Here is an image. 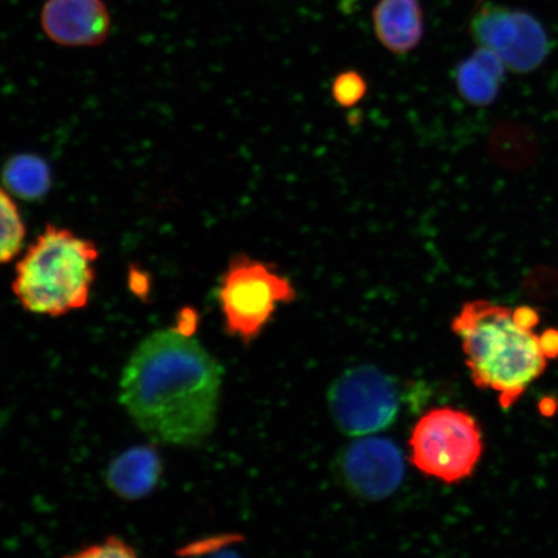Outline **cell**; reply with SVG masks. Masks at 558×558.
<instances>
[{
	"mask_svg": "<svg viewBox=\"0 0 558 558\" xmlns=\"http://www.w3.org/2000/svg\"><path fill=\"white\" fill-rule=\"evenodd\" d=\"M242 541L240 535H220L194 542L190 546L179 550L181 556L229 555L228 548L234 547Z\"/></svg>",
	"mask_w": 558,
	"mask_h": 558,
	"instance_id": "obj_16",
	"label": "cell"
},
{
	"mask_svg": "<svg viewBox=\"0 0 558 558\" xmlns=\"http://www.w3.org/2000/svg\"><path fill=\"white\" fill-rule=\"evenodd\" d=\"M96 244L47 227L16 265L13 292L24 310L59 317L85 308L95 282Z\"/></svg>",
	"mask_w": 558,
	"mask_h": 558,
	"instance_id": "obj_3",
	"label": "cell"
},
{
	"mask_svg": "<svg viewBox=\"0 0 558 558\" xmlns=\"http://www.w3.org/2000/svg\"><path fill=\"white\" fill-rule=\"evenodd\" d=\"M136 550L134 547H131L130 544L116 538V536H110L107 541L95 544V546L87 547L86 549L81 550V553L75 554L74 557H85V558H102V557H135Z\"/></svg>",
	"mask_w": 558,
	"mask_h": 558,
	"instance_id": "obj_17",
	"label": "cell"
},
{
	"mask_svg": "<svg viewBox=\"0 0 558 558\" xmlns=\"http://www.w3.org/2000/svg\"><path fill=\"white\" fill-rule=\"evenodd\" d=\"M538 323V313L527 306L513 311L487 300L465 303L452 320L473 383L498 393L506 410L546 372L548 355L533 332Z\"/></svg>",
	"mask_w": 558,
	"mask_h": 558,
	"instance_id": "obj_2",
	"label": "cell"
},
{
	"mask_svg": "<svg viewBox=\"0 0 558 558\" xmlns=\"http://www.w3.org/2000/svg\"><path fill=\"white\" fill-rule=\"evenodd\" d=\"M368 86L365 76L357 70H345L332 82L331 96L340 108L351 109L365 99Z\"/></svg>",
	"mask_w": 558,
	"mask_h": 558,
	"instance_id": "obj_15",
	"label": "cell"
},
{
	"mask_svg": "<svg viewBox=\"0 0 558 558\" xmlns=\"http://www.w3.org/2000/svg\"><path fill=\"white\" fill-rule=\"evenodd\" d=\"M218 296L228 333L250 343L259 337L279 305L295 300L296 291L270 264L239 254L221 278Z\"/></svg>",
	"mask_w": 558,
	"mask_h": 558,
	"instance_id": "obj_4",
	"label": "cell"
},
{
	"mask_svg": "<svg viewBox=\"0 0 558 558\" xmlns=\"http://www.w3.org/2000/svg\"><path fill=\"white\" fill-rule=\"evenodd\" d=\"M162 460L153 446H136L117 457L107 471V484L118 497L136 500L155 490Z\"/></svg>",
	"mask_w": 558,
	"mask_h": 558,
	"instance_id": "obj_11",
	"label": "cell"
},
{
	"mask_svg": "<svg viewBox=\"0 0 558 558\" xmlns=\"http://www.w3.org/2000/svg\"><path fill=\"white\" fill-rule=\"evenodd\" d=\"M329 403L333 421L344 434L366 436L395 422L400 392L392 376L373 366H360L332 384Z\"/></svg>",
	"mask_w": 558,
	"mask_h": 558,
	"instance_id": "obj_6",
	"label": "cell"
},
{
	"mask_svg": "<svg viewBox=\"0 0 558 558\" xmlns=\"http://www.w3.org/2000/svg\"><path fill=\"white\" fill-rule=\"evenodd\" d=\"M506 69L498 56L478 47L456 69L458 94L473 107H487L500 93Z\"/></svg>",
	"mask_w": 558,
	"mask_h": 558,
	"instance_id": "obj_12",
	"label": "cell"
},
{
	"mask_svg": "<svg viewBox=\"0 0 558 558\" xmlns=\"http://www.w3.org/2000/svg\"><path fill=\"white\" fill-rule=\"evenodd\" d=\"M418 471L446 484L470 477L484 452L483 434L465 411L441 408L421 417L410 438Z\"/></svg>",
	"mask_w": 558,
	"mask_h": 558,
	"instance_id": "obj_5",
	"label": "cell"
},
{
	"mask_svg": "<svg viewBox=\"0 0 558 558\" xmlns=\"http://www.w3.org/2000/svg\"><path fill=\"white\" fill-rule=\"evenodd\" d=\"M221 367L192 332L151 333L123 369L121 402L140 429L159 442L197 445L213 434Z\"/></svg>",
	"mask_w": 558,
	"mask_h": 558,
	"instance_id": "obj_1",
	"label": "cell"
},
{
	"mask_svg": "<svg viewBox=\"0 0 558 558\" xmlns=\"http://www.w3.org/2000/svg\"><path fill=\"white\" fill-rule=\"evenodd\" d=\"M483 2H485V0H480V2H478V3H483Z\"/></svg>",
	"mask_w": 558,
	"mask_h": 558,
	"instance_id": "obj_18",
	"label": "cell"
},
{
	"mask_svg": "<svg viewBox=\"0 0 558 558\" xmlns=\"http://www.w3.org/2000/svg\"><path fill=\"white\" fill-rule=\"evenodd\" d=\"M339 469L352 493L367 500L390 497L401 486L404 474L399 446L379 437L360 439L348 446Z\"/></svg>",
	"mask_w": 558,
	"mask_h": 558,
	"instance_id": "obj_8",
	"label": "cell"
},
{
	"mask_svg": "<svg viewBox=\"0 0 558 558\" xmlns=\"http://www.w3.org/2000/svg\"><path fill=\"white\" fill-rule=\"evenodd\" d=\"M481 48L493 52L514 73H532L546 61L549 38L541 21L529 12L483 2L470 24Z\"/></svg>",
	"mask_w": 558,
	"mask_h": 558,
	"instance_id": "obj_7",
	"label": "cell"
},
{
	"mask_svg": "<svg viewBox=\"0 0 558 558\" xmlns=\"http://www.w3.org/2000/svg\"><path fill=\"white\" fill-rule=\"evenodd\" d=\"M4 181L10 190L25 199L40 198L51 185L47 165L35 156H17L5 166Z\"/></svg>",
	"mask_w": 558,
	"mask_h": 558,
	"instance_id": "obj_13",
	"label": "cell"
},
{
	"mask_svg": "<svg viewBox=\"0 0 558 558\" xmlns=\"http://www.w3.org/2000/svg\"><path fill=\"white\" fill-rule=\"evenodd\" d=\"M376 39L386 50L403 56L416 50L424 37V13L418 0H379L373 10Z\"/></svg>",
	"mask_w": 558,
	"mask_h": 558,
	"instance_id": "obj_10",
	"label": "cell"
},
{
	"mask_svg": "<svg viewBox=\"0 0 558 558\" xmlns=\"http://www.w3.org/2000/svg\"><path fill=\"white\" fill-rule=\"evenodd\" d=\"M25 235L16 202L0 187V265L15 259L23 248Z\"/></svg>",
	"mask_w": 558,
	"mask_h": 558,
	"instance_id": "obj_14",
	"label": "cell"
},
{
	"mask_svg": "<svg viewBox=\"0 0 558 558\" xmlns=\"http://www.w3.org/2000/svg\"><path fill=\"white\" fill-rule=\"evenodd\" d=\"M41 26L54 44L96 47L108 39L111 19L102 0H47Z\"/></svg>",
	"mask_w": 558,
	"mask_h": 558,
	"instance_id": "obj_9",
	"label": "cell"
}]
</instances>
